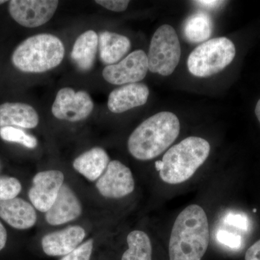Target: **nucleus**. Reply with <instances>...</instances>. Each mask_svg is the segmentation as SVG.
Returning a JSON list of instances; mask_svg holds the SVG:
<instances>
[{
  "label": "nucleus",
  "mask_w": 260,
  "mask_h": 260,
  "mask_svg": "<svg viewBox=\"0 0 260 260\" xmlns=\"http://www.w3.org/2000/svg\"><path fill=\"white\" fill-rule=\"evenodd\" d=\"M208 217L198 205L186 207L178 215L171 233L170 260H201L209 244Z\"/></svg>",
  "instance_id": "1"
},
{
  "label": "nucleus",
  "mask_w": 260,
  "mask_h": 260,
  "mask_svg": "<svg viewBox=\"0 0 260 260\" xmlns=\"http://www.w3.org/2000/svg\"><path fill=\"white\" fill-rule=\"evenodd\" d=\"M179 133L180 122L177 115L159 112L141 123L130 135L128 150L138 160H152L169 148Z\"/></svg>",
  "instance_id": "2"
},
{
  "label": "nucleus",
  "mask_w": 260,
  "mask_h": 260,
  "mask_svg": "<svg viewBox=\"0 0 260 260\" xmlns=\"http://www.w3.org/2000/svg\"><path fill=\"white\" fill-rule=\"evenodd\" d=\"M210 143L200 137H189L174 145L155 164L164 182L178 184L190 179L207 160Z\"/></svg>",
  "instance_id": "3"
},
{
  "label": "nucleus",
  "mask_w": 260,
  "mask_h": 260,
  "mask_svg": "<svg viewBox=\"0 0 260 260\" xmlns=\"http://www.w3.org/2000/svg\"><path fill=\"white\" fill-rule=\"evenodd\" d=\"M64 46L49 34L32 36L16 47L12 55L15 68L26 73H42L56 68L64 59Z\"/></svg>",
  "instance_id": "4"
},
{
  "label": "nucleus",
  "mask_w": 260,
  "mask_h": 260,
  "mask_svg": "<svg viewBox=\"0 0 260 260\" xmlns=\"http://www.w3.org/2000/svg\"><path fill=\"white\" fill-rule=\"evenodd\" d=\"M236 55V47L225 37L215 38L195 48L188 57L189 73L199 78L217 74L232 62Z\"/></svg>",
  "instance_id": "5"
},
{
  "label": "nucleus",
  "mask_w": 260,
  "mask_h": 260,
  "mask_svg": "<svg viewBox=\"0 0 260 260\" xmlns=\"http://www.w3.org/2000/svg\"><path fill=\"white\" fill-rule=\"evenodd\" d=\"M151 73L162 76L172 75L179 64L181 47L177 32L169 25H162L155 32L148 55Z\"/></svg>",
  "instance_id": "6"
},
{
  "label": "nucleus",
  "mask_w": 260,
  "mask_h": 260,
  "mask_svg": "<svg viewBox=\"0 0 260 260\" xmlns=\"http://www.w3.org/2000/svg\"><path fill=\"white\" fill-rule=\"evenodd\" d=\"M56 0H12L8 10L10 16L25 28H37L49 22L57 10Z\"/></svg>",
  "instance_id": "7"
},
{
  "label": "nucleus",
  "mask_w": 260,
  "mask_h": 260,
  "mask_svg": "<svg viewBox=\"0 0 260 260\" xmlns=\"http://www.w3.org/2000/svg\"><path fill=\"white\" fill-rule=\"evenodd\" d=\"M93 107V100L86 92L64 88L56 94L51 112L56 119L75 122L86 119Z\"/></svg>",
  "instance_id": "8"
},
{
  "label": "nucleus",
  "mask_w": 260,
  "mask_h": 260,
  "mask_svg": "<svg viewBox=\"0 0 260 260\" xmlns=\"http://www.w3.org/2000/svg\"><path fill=\"white\" fill-rule=\"evenodd\" d=\"M148 70V56L143 50H136L116 64L106 67L102 75L108 83L127 85L144 79Z\"/></svg>",
  "instance_id": "9"
},
{
  "label": "nucleus",
  "mask_w": 260,
  "mask_h": 260,
  "mask_svg": "<svg viewBox=\"0 0 260 260\" xmlns=\"http://www.w3.org/2000/svg\"><path fill=\"white\" fill-rule=\"evenodd\" d=\"M95 185L100 194L105 198H121L134 191L135 180L129 168L115 160L109 162Z\"/></svg>",
  "instance_id": "10"
},
{
  "label": "nucleus",
  "mask_w": 260,
  "mask_h": 260,
  "mask_svg": "<svg viewBox=\"0 0 260 260\" xmlns=\"http://www.w3.org/2000/svg\"><path fill=\"white\" fill-rule=\"evenodd\" d=\"M64 174L60 171L50 170L38 173L32 179V186L28 191L29 199L34 208L47 213L54 204L61 186Z\"/></svg>",
  "instance_id": "11"
},
{
  "label": "nucleus",
  "mask_w": 260,
  "mask_h": 260,
  "mask_svg": "<svg viewBox=\"0 0 260 260\" xmlns=\"http://www.w3.org/2000/svg\"><path fill=\"white\" fill-rule=\"evenodd\" d=\"M85 237V230L79 225L50 233L43 237V250L49 256H64L79 246Z\"/></svg>",
  "instance_id": "12"
},
{
  "label": "nucleus",
  "mask_w": 260,
  "mask_h": 260,
  "mask_svg": "<svg viewBox=\"0 0 260 260\" xmlns=\"http://www.w3.org/2000/svg\"><path fill=\"white\" fill-rule=\"evenodd\" d=\"M82 213L79 200L70 186L63 184L52 206L46 213L45 218L51 225L68 223L78 218Z\"/></svg>",
  "instance_id": "13"
},
{
  "label": "nucleus",
  "mask_w": 260,
  "mask_h": 260,
  "mask_svg": "<svg viewBox=\"0 0 260 260\" xmlns=\"http://www.w3.org/2000/svg\"><path fill=\"white\" fill-rule=\"evenodd\" d=\"M150 90L143 83H132L114 89L109 94L108 108L115 114L125 112L135 107L144 105L148 101Z\"/></svg>",
  "instance_id": "14"
},
{
  "label": "nucleus",
  "mask_w": 260,
  "mask_h": 260,
  "mask_svg": "<svg viewBox=\"0 0 260 260\" xmlns=\"http://www.w3.org/2000/svg\"><path fill=\"white\" fill-rule=\"evenodd\" d=\"M0 218L15 229H30L37 222L34 206L21 198L0 201Z\"/></svg>",
  "instance_id": "15"
},
{
  "label": "nucleus",
  "mask_w": 260,
  "mask_h": 260,
  "mask_svg": "<svg viewBox=\"0 0 260 260\" xmlns=\"http://www.w3.org/2000/svg\"><path fill=\"white\" fill-rule=\"evenodd\" d=\"M39 116L34 107L20 102H6L0 105V128L19 126L25 129L37 127Z\"/></svg>",
  "instance_id": "16"
},
{
  "label": "nucleus",
  "mask_w": 260,
  "mask_h": 260,
  "mask_svg": "<svg viewBox=\"0 0 260 260\" xmlns=\"http://www.w3.org/2000/svg\"><path fill=\"white\" fill-rule=\"evenodd\" d=\"M110 162L107 152L95 147L75 158L73 167L88 180L93 181L102 177Z\"/></svg>",
  "instance_id": "17"
},
{
  "label": "nucleus",
  "mask_w": 260,
  "mask_h": 260,
  "mask_svg": "<svg viewBox=\"0 0 260 260\" xmlns=\"http://www.w3.org/2000/svg\"><path fill=\"white\" fill-rule=\"evenodd\" d=\"M99 47L101 60L109 66L119 62L127 54L131 42L124 36L104 31L99 34Z\"/></svg>",
  "instance_id": "18"
},
{
  "label": "nucleus",
  "mask_w": 260,
  "mask_h": 260,
  "mask_svg": "<svg viewBox=\"0 0 260 260\" xmlns=\"http://www.w3.org/2000/svg\"><path fill=\"white\" fill-rule=\"evenodd\" d=\"M98 47L99 37L94 30H87L77 39L72 50L71 59L78 69L88 72L93 68Z\"/></svg>",
  "instance_id": "19"
},
{
  "label": "nucleus",
  "mask_w": 260,
  "mask_h": 260,
  "mask_svg": "<svg viewBox=\"0 0 260 260\" xmlns=\"http://www.w3.org/2000/svg\"><path fill=\"white\" fill-rule=\"evenodd\" d=\"M213 32L211 18L205 13H194L186 19L184 27L186 39L191 43L208 40Z\"/></svg>",
  "instance_id": "20"
},
{
  "label": "nucleus",
  "mask_w": 260,
  "mask_h": 260,
  "mask_svg": "<svg viewBox=\"0 0 260 260\" xmlns=\"http://www.w3.org/2000/svg\"><path fill=\"white\" fill-rule=\"evenodd\" d=\"M127 250L121 260H152V245L150 238L141 231H133L126 238Z\"/></svg>",
  "instance_id": "21"
},
{
  "label": "nucleus",
  "mask_w": 260,
  "mask_h": 260,
  "mask_svg": "<svg viewBox=\"0 0 260 260\" xmlns=\"http://www.w3.org/2000/svg\"><path fill=\"white\" fill-rule=\"evenodd\" d=\"M0 137L5 141L16 143L28 148H35L38 141L35 137L27 134L23 130L14 126H4L0 128Z\"/></svg>",
  "instance_id": "22"
},
{
  "label": "nucleus",
  "mask_w": 260,
  "mask_h": 260,
  "mask_svg": "<svg viewBox=\"0 0 260 260\" xmlns=\"http://www.w3.org/2000/svg\"><path fill=\"white\" fill-rule=\"evenodd\" d=\"M21 189V184L15 178L0 177V201L14 199Z\"/></svg>",
  "instance_id": "23"
},
{
  "label": "nucleus",
  "mask_w": 260,
  "mask_h": 260,
  "mask_svg": "<svg viewBox=\"0 0 260 260\" xmlns=\"http://www.w3.org/2000/svg\"><path fill=\"white\" fill-rule=\"evenodd\" d=\"M93 248V239H89L73 251L63 256L60 260H90Z\"/></svg>",
  "instance_id": "24"
},
{
  "label": "nucleus",
  "mask_w": 260,
  "mask_h": 260,
  "mask_svg": "<svg viewBox=\"0 0 260 260\" xmlns=\"http://www.w3.org/2000/svg\"><path fill=\"white\" fill-rule=\"evenodd\" d=\"M95 3L106 9L120 13V12L126 10L129 5V1H126V0H96Z\"/></svg>",
  "instance_id": "25"
},
{
  "label": "nucleus",
  "mask_w": 260,
  "mask_h": 260,
  "mask_svg": "<svg viewBox=\"0 0 260 260\" xmlns=\"http://www.w3.org/2000/svg\"><path fill=\"white\" fill-rule=\"evenodd\" d=\"M217 237H218L219 242L225 245L230 246V247H239L242 244V237L237 234H232V233L220 231Z\"/></svg>",
  "instance_id": "26"
},
{
  "label": "nucleus",
  "mask_w": 260,
  "mask_h": 260,
  "mask_svg": "<svg viewBox=\"0 0 260 260\" xmlns=\"http://www.w3.org/2000/svg\"><path fill=\"white\" fill-rule=\"evenodd\" d=\"M228 223L243 230L249 229V220L242 214H231L227 217Z\"/></svg>",
  "instance_id": "27"
},
{
  "label": "nucleus",
  "mask_w": 260,
  "mask_h": 260,
  "mask_svg": "<svg viewBox=\"0 0 260 260\" xmlns=\"http://www.w3.org/2000/svg\"><path fill=\"white\" fill-rule=\"evenodd\" d=\"M245 260H260V239L246 251Z\"/></svg>",
  "instance_id": "28"
},
{
  "label": "nucleus",
  "mask_w": 260,
  "mask_h": 260,
  "mask_svg": "<svg viewBox=\"0 0 260 260\" xmlns=\"http://www.w3.org/2000/svg\"><path fill=\"white\" fill-rule=\"evenodd\" d=\"M197 5H200L206 9H215L218 8L220 5L225 3L224 1H215V0H201V1L195 2Z\"/></svg>",
  "instance_id": "29"
},
{
  "label": "nucleus",
  "mask_w": 260,
  "mask_h": 260,
  "mask_svg": "<svg viewBox=\"0 0 260 260\" xmlns=\"http://www.w3.org/2000/svg\"><path fill=\"white\" fill-rule=\"evenodd\" d=\"M7 232L5 227L0 222V251L5 247L7 242Z\"/></svg>",
  "instance_id": "30"
},
{
  "label": "nucleus",
  "mask_w": 260,
  "mask_h": 260,
  "mask_svg": "<svg viewBox=\"0 0 260 260\" xmlns=\"http://www.w3.org/2000/svg\"><path fill=\"white\" fill-rule=\"evenodd\" d=\"M255 114L260 123V99L258 101L257 104L256 105Z\"/></svg>",
  "instance_id": "31"
},
{
  "label": "nucleus",
  "mask_w": 260,
  "mask_h": 260,
  "mask_svg": "<svg viewBox=\"0 0 260 260\" xmlns=\"http://www.w3.org/2000/svg\"><path fill=\"white\" fill-rule=\"evenodd\" d=\"M5 3H7V1H5V0H0V5L5 4Z\"/></svg>",
  "instance_id": "32"
}]
</instances>
